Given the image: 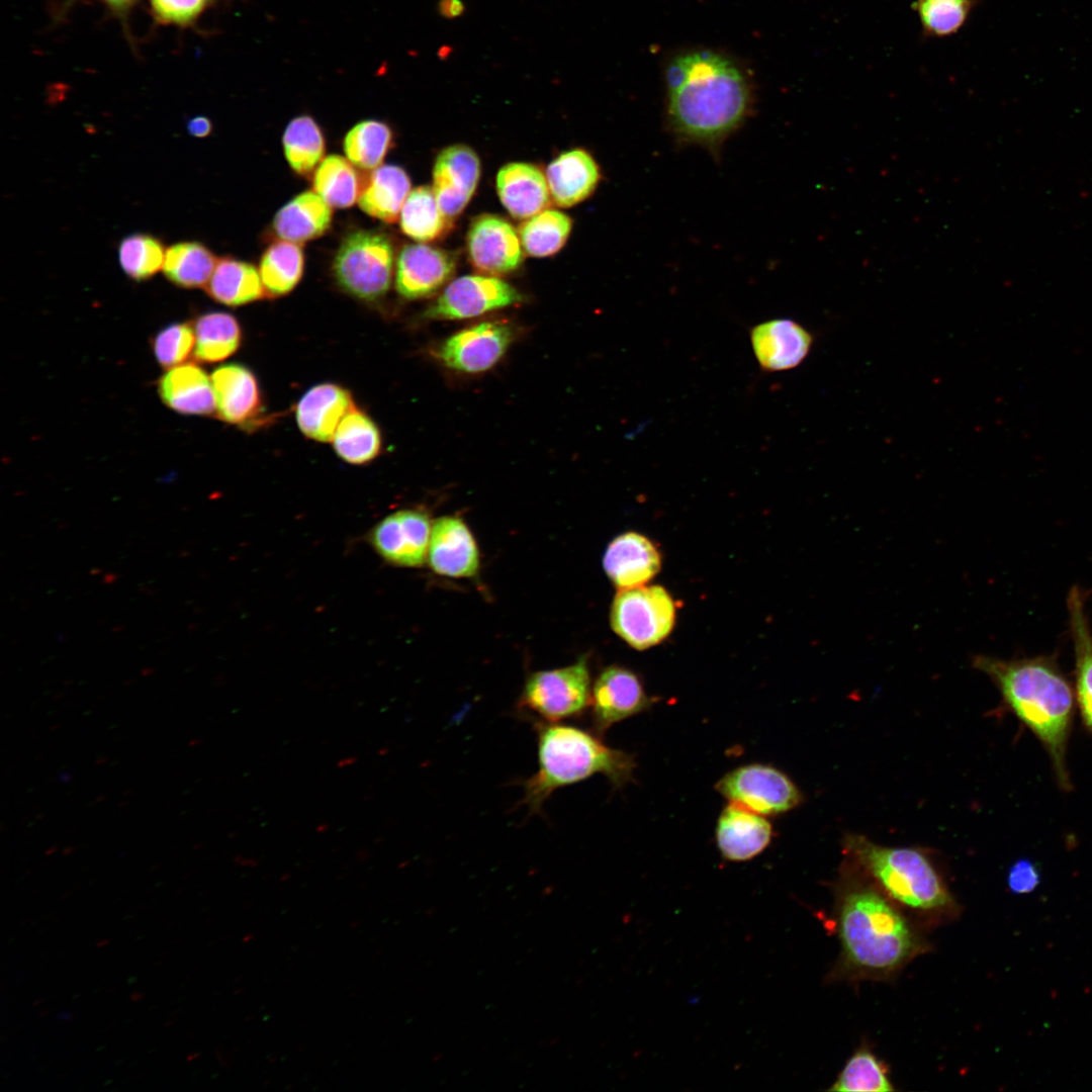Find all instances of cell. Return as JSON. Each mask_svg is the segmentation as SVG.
<instances>
[{
    "instance_id": "1",
    "label": "cell",
    "mask_w": 1092,
    "mask_h": 1092,
    "mask_svg": "<svg viewBox=\"0 0 1092 1092\" xmlns=\"http://www.w3.org/2000/svg\"><path fill=\"white\" fill-rule=\"evenodd\" d=\"M665 86L669 126L685 142L718 148L750 111L746 74L731 58L711 50L673 57L665 68Z\"/></svg>"
},
{
    "instance_id": "2",
    "label": "cell",
    "mask_w": 1092,
    "mask_h": 1092,
    "mask_svg": "<svg viewBox=\"0 0 1092 1092\" xmlns=\"http://www.w3.org/2000/svg\"><path fill=\"white\" fill-rule=\"evenodd\" d=\"M973 666L994 682L1004 704L1039 739L1052 759L1060 787L1071 790L1066 752L1075 693L1057 657L1001 659L978 655Z\"/></svg>"
},
{
    "instance_id": "3",
    "label": "cell",
    "mask_w": 1092,
    "mask_h": 1092,
    "mask_svg": "<svg viewBox=\"0 0 1092 1092\" xmlns=\"http://www.w3.org/2000/svg\"><path fill=\"white\" fill-rule=\"evenodd\" d=\"M844 882L837 908L842 966L863 977L888 976L920 950L921 941L875 884Z\"/></svg>"
},
{
    "instance_id": "4",
    "label": "cell",
    "mask_w": 1092,
    "mask_h": 1092,
    "mask_svg": "<svg viewBox=\"0 0 1092 1092\" xmlns=\"http://www.w3.org/2000/svg\"><path fill=\"white\" fill-rule=\"evenodd\" d=\"M537 732L538 768L524 780L525 805L530 814H541L548 798L558 789L604 775L619 789L631 782L635 769L633 756L612 748L600 737L578 727L534 722Z\"/></svg>"
},
{
    "instance_id": "5",
    "label": "cell",
    "mask_w": 1092,
    "mask_h": 1092,
    "mask_svg": "<svg viewBox=\"0 0 1092 1092\" xmlns=\"http://www.w3.org/2000/svg\"><path fill=\"white\" fill-rule=\"evenodd\" d=\"M842 847L850 864L899 904L925 912L953 905L943 880L922 850L880 845L858 834H847Z\"/></svg>"
},
{
    "instance_id": "6",
    "label": "cell",
    "mask_w": 1092,
    "mask_h": 1092,
    "mask_svg": "<svg viewBox=\"0 0 1092 1092\" xmlns=\"http://www.w3.org/2000/svg\"><path fill=\"white\" fill-rule=\"evenodd\" d=\"M590 694L589 669L581 657L573 664L528 675L517 707L532 720L557 723L580 717L590 703Z\"/></svg>"
},
{
    "instance_id": "7",
    "label": "cell",
    "mask_w": 1092,
    "mask_h": 1092,
    "mask_svg": "<svg viewBox=\"0 0 1092 1092\" xmlns=\"http://www.w3.org/2000/svg\"><path fill=\"white\" fill-rule=\"evenodd\" d=\"M393 259L392 244L384 234L357 231L342 241L333 271L338 284L349 294L374 300L390 287Z\"/></svg>"
},
{
    "instance_id": "8",
    "label": "cell",
    "mask_w": 1092,
    "mask_h": 1092,
    "mask_svg": "<svg viewBox=\"0 0 1092 1092\" xmlns=\"http://www.w3.org/2000/svg\"><path fill=\"white\" fill-rule=\"evenodd\" d=\"M613 630L632 647L643 650L658 644L671 632L675 606L658 585L620 589L611 609Z\"/></svg>"
},
{
    "instance_id": "9",
    "label": "cell",
    "mask_w": 1092,
    "mask_h": 1092,
    "mask_svg": "<svg viewBox=\"0 0 1092 1092\" xmlns=\"http://www.w3.org/2000/svg\"><path fill=\"white\" fill-rule=\"evenodd\" d=\"M716 789L728 801L763 816L788 812L802 802L801 792L787 775L759 763L727 772Z\"/></svg>"
},
{
    "instance_id": "10",
    "label": "cell",
    "mask_w": 1092,
    "mask_h": 1092,
    "mask_svg": "<svg viewBox=\"0 0 1092 1092\" xmlns=\"http://www.w3.org/2000/svg\"><path fill=\"white\" fill-rule=\"evenodd\" d=\"M519 291L494 276L465 275L453 280L429 306L425 316L433 320H464L515 304Z\"/></svg>"
},
{
    "instance_id": "11",
    "label": "cell",
    "mask_w": 1092,
    "mask_h": 1092,
    "mask_svg": "<svg viewBox=\"0 0 1092 1092\" xmlns=\"http://www.w3.org/2000/svg\"><path fill=\"white\" fill-rule=\"evenodd\" d=\"M432 524L421 510L396 511L378 522L368 540L386 562L401 567H419L428 557Z\"/></svg>"
},
{
    "instance_id": "12",
    "label": "cell",
    "mask_w": 1092,
    "mask_h": 1092,
    "mask_svg": "<svg viewBox=\"0 0 1092 1092\" xmlns=\"http://www.w3.org/2000/svg\"><path fill=\"white\" fill-rule=\"evenodd\" d=\"M514 339L513 328L503 322L486 321L449 337L437 356L447 367L465 373H479L494 366Z\"/></svg>"
},
{
    "instance_id": "13",
    "label": "cell",
    "mask_w": 1092,
    "mask_h": 1092,
    "mask_svg": "<svg viewBox=\"0 0 1092 1092\" xmlns=\"http://www.w3.org/2000/svg\"><path fill=\"white\" fill-rule=\"evenodd\" d=\"M650 705L637 674L622 666H608L592 689L589 706L594 730L603 735L614 724L647 710Z\"/></svg>"
},
{
    "instance_id": "14",
    "label": "cell",
    "mask_w": 1092,
    "mask_h": 1092,
    "mask_svg": "<svg viewBox=\"0 0 1092 1092\" xmlns=\"http://www.w3.org/2000/svg\"><path fill=\"white\" fill-rule=\"evenodd\" d=\"M467 250L472 266L487 275H503L516 270L523 261L520 237L503 217L483 214L470 224Z\"/></svg>"
},
{
    "instance_id": "15",
    "label": "cell",
    "mask_w": 1092,
    "mask_h": 1092,
    "mask_svg": "<svg viewBox=\"0 0 1092 1092\" xmlns=\"http://www.w3.org/2000/svg\"><path fill=\"white\" fill-rule=\"evenodd\" d=\"M479 176V159L467 146H450L437 157L432 189L440 209L450 220L458 216L471 199Z\"/></svg>"
},
{
    "instance_id": "16",
    "label": "cell",
    "mask_w": 1092,
    "mask_h": 1092,
    "mask_svg": "<svg viewBox=\"0 0 1092 1092\" xmlns=\"http://www.w3.org/2000/svg\"><path fill=\"white\" fill-rule=\"evenodd\" d=\"M457 257L452 252L428 245L404 246L397 259L395 286L406 299L435 293L453 275Z\"/></svg>"
},
{
    "instance_id": "17",
    "label": "cell",
    "mask_w": 1092,
    "mask_h": 1092,
    "mask_svg": "<svg viewBox=\"0 0 1092 1092\" xmlns=\"http://www.w3.org/2000/svg\"><path fill=\"white\" fill-rule=\"evenodd\" d=\"M813 335L801 324L788 318L760 323L750 330L754 356L762 370L777 372L800 365L808 356Z\"/></svg>"
},
{
    "instance_id": "18",
    "label": "cell",
    "mask_w": 1092,
    "mask_h": 1092,
    "mask_svg": "<svg viewBox=\"0 0 1092 1092\" xmlns=\"http://www.w3.org/2000/svg\"><path fill=\"white\" fill-rule=\"evenodd\" d=\"M428 560L438 574L471 577L479 567V552L467 525L459 518L446 516L432 524Z\"/></svg>"
},
{
    "instance_id": "19",
    "label": "cell",
    "mask_w": 1092,
    "mask_h": 1092,
    "mask_svg": "<svg viewBox=\"0 0 1092 1092\" xmlns=\"http://www.w3.org/2000/svg\"><path fill=\"white\" fill-rule=\"evenodd\" d=\"M603 566L616 587L627 589L651 580L660 569L661 556L648 538L628 532L608 545Z\"/></svg>"
},
{
    "instance_id": "20",
    "label": "cell",
    "mask_w": 1092,
    "mask_h": 1092,
    "mask_svg": "<svg viewBox=\"0 0 1092 1092\" xmlns=\"http://www.w3.org/2000/svg\"><path fill=\"white\" fill-rule=\"evenodd\" d=\"M772 828L763 815L730 802L716 826V842L722 856L731 861L749 860L769 844Z\"/></svg>"
},
{
    "instance_id": "21",
    "label": "cell",
    "mask_w": 1092,
    "mask_h": 1092,
    "mask_svg": "<svg viewBox=\"0 0 1092 1092\" xmlns=\"http://www.w3.org/2000/svg\"><path fill=\"white\" fill-rule=\"evenodd\" d=\"M217 417L230 424L247 425L261 412L262 399L254 373L241 364L217 367L210 376Z\"/></svg>"
},
{
    "instance_id": "22",
    "label": "cell",
    "mask_w": 1092,
    "mask_h": 1092,
    "mask_svg": "<svg viewBox=\"0 0 1092 1092\" xmlns=\"http://www.w3.org/2000/svg\"><path fill=\"white\" fill-rule=\"evenodd\" d=\"M353 407L354 401L347 389L335 383H322L311 387L298 401L296 422L306 437L329 442Z\"/></svg>"
},
{
    "instance_id": "23",
    "label": "cell",
    "mask_w": 1092,
    "mask_h": 1092,
    "mask_svg": "<svg viewBox=\"0 0 1092 1092\" xmlns=\"http://www.w3.org/2000/svg\"><path fill=\"white\" fill-rule=\"evenodd\" d=\"M1067 608L1075 659L1076 702L1085 727L1092 733V631L1086 611V594L1078 585L1070 588Z\"/></svg>"
},
{
    "instance_id": "24",
    "label": "cell",
    "mask_w": 1092,
    "mask_h": 1092,
    "mask_svg": "<svg viewBox=\"0 0 1092 1092\" xmlns=\"http://www.w3.org/2000/svg\"><path fill=\"white\" fill-rule=\"evenodd\" d=\"M496 189L503 205L515 218L527 219L550 204L546 176L529 163H509L502 167L496 176Z\"/></svg>"
},
{
    "instance_id": "25",
    "label": "cell",
    "mask_w": 1092,
    "mask_h": 1092,
    "mask_svg": "<svg viewBox=\"0 0 1092 1092\" xmlns=\"http://www.w3.org/2000/svg\"><path fill=\"white\" fill-rule=\"evenodd\" d=\"M158 391L162 401L177 413L205 416L215 411L211 379L196 364L170 368L160 378Z\"/></svg>"
},
{
    "instance_id": "26",
    "label": "cell",
    "mask_w": 1092,
    "mask_h": 1092,
    "mask_svg": "<svg viewBox=\"0 0 1092 1092\" xmlns=\"http://www.w3.org/2000/svg\"><path fill=\"white\" fill-rule=\"evenodd\" d=\"M553 201L569 207L587 198L601 178L595 159L584 150L575 149L561 154L546 170Z\"/></svg>"
},
{
    "instance_id": "27",
    "label": "cell",
    "mask_w": 1092,
    "mask_h": 1092,
    "mask_svg": "<svg viewBox=\"0 0 1092 1092\" xmlns=\"http://www.w3.org/2000/svg\"><path fill=\"white\" fill-rule=\"evenodd\" d=\"M332 216L331 205L315 191H305L278 210L272 226L281 240L304 243L324 235Z\"/></svg>"
},
{
    "instance_id": "28",
    "label": "cell",
    "mask_w": 1092,
    "mask_h": 1092,
    "mask_svg": "<svg viewBox=\"0 0 1092 1092\" xmlns=\"http://www.w3.org/2000/svg\"><path fill=\"white\" fill-rule=\"evenodd\" d=\"M411 190L406 172L395 165L377 167L359 194V205L369 215L385 222L399 218Z\"/></svg>"
},
{
    "instance_id": "29",
    "label": "cell",
    "mask_w": 1092,
    "mask_h": 1092,
    "mask_svg": "<svg viewBox=\"0 0 1092 1092\" xmlns=\"http://www.w3.org/2000/svg\"><path fill=\"white\" fill-rule=\"evenodd\" d=\"M205 289L212 299L228 306L244 305L266 294L259 271L233 258L217 261Z\"/></svg>"
},
{
    "instance_id": "30",
    "label": "cell",
    "mask_w": 1092,
    "mask_h": 1092,
    "mask_svg": "<svg viewBox=\"0 0 1092 1092\" xmlns=\"http://www.w3.org/2000/svg\"><path fill=\"white\" fill-rule=\"evenodd\" d=\"M194 358L201 363H215L233 355L240 347L242 330L228 312H207L195 321Z\"/></svg>"
},
{
    "instance_id": "31",
    "label": "cell",
    "mask_w": 1092,
    "mask_h": 1092,
    "mask_svg": "<svg viewBox=\"0 0 1092 1092\" xmlns=\"http://www.w3.org/2000/svg\"><path fill=\"white\" fill-rule=\"evenodd\" d=\"M217 264L214 254L198 242H180L166 251L163 272L173 284L198 288L207 284Z\"/></svg>"
},
{
    "instance_id": "32",
    "label": "cell",
    "mask_w": 1092,
    "mask_h": 1092,
    "mask_svg": "<svg viewBox=\"0 0 1092 1092\" xmlns=\"http://www.w3.org/2000/svg\"><path fill=\"white\" fill-rule=\"evenodd\" d=\"M399 222L403 234L418 242L435 241L451 225V220L440 209L433 189L428 186L410 192Z\"/></svg>"
},
{
    "instance_id": "33",
    "label": "cell",
    "mask_w": 1092,
    "mask_h": 1092,
    "mask_svg": "<svg viewBox=\"0 0 1092 1092\" xmlns=\"http://www.w3.org/2000/svg\"><path fill=\"white\" fill-rule=\"evenodd\" d=\"M332 441L337 454L353 464H364L373 460L381 448L377 426L357 407H353L344 417Z\"/></svg>"
},
{
    "instance_id": "34",
    "label": "cell",
    "mask_w": 1092,
    "mask_h": 1092,
    "mask_svg": "<svg viewBox=\"0 0 1092 1092\" xmlns=\"http://www.w3.org/2000/svg\"><path fill=\"white\" fill-rule=\"evenodd\" d=\"M303 268V252L296 243L282 240L270 245L259 267L266 293L277 297L290 292L299 282Z\"/></svg>"
},
{
    "instance_id": "35",
    "label": "cell",
    "mask_w": 1092,
    "mask_h": 1092,
    "mask_svg": "<svg viewBox=\"0 0 1092 1092\" xmlns=\"http://www.w3.org/2000/svg\"><path fill=\"white\" fill-rule=\"evenodd\" d=\"M284 156L299 175L309 174L322 162L325 138L316 121L308 115L293 118L283 134Z\"/></svg>"
},
{
    "instance_id": "36",
    "label": "cell",
    "mask_w": 1092,
    "mask_h": 1092,
    "mask_svg": "<svg viewBox=\"0 0 1092 1092\" xmlns=\"http://www.w3.org/2000/svg\"><path fill=\"white\" fill-rule=\"evenodd\" d=\"M313 189L329 205L339 208L353 205L361 191L352 163L339 155L328 156L318 164Z\"/></svg>"
},
{
    "instance_id": "37",
    "label": "cell",
    "mask_w": 1092,
    "mask_h": 1092,
    "mask_svg": "<svg viewBox=\"0 0 1092 1092\" xmlns=\"http://www.w3.org/2000/svg\"><path fill=\"white\" fill-rule=\"evenodd\" d=\"M570 230L571 219L565 213L545 209L527 218L521 224L519 237L528 255L546 257L555 254L563 247Z\"/></svg>"
},
{
    "instance_id": "38",
    "label": "cell",
    "mask_w": 1092,
    "mask_h": 1092,
    "mask_svg": "<svg viewBox=\"0 0 1092 1092\" xmlns=\"http://www.w3.org/2000/svg\"><path fill=\"white\" fill-rule=\"evenodd\" d=\"M392 142L390 127L378 120H363L345 135L343 147L348 160L364 169H376L386 156Z\"/></svg>"
},
{
    "instance_id": "39",
    "label": "cell",
    "mask_w": 1092,
    "mask_h": 1092,
    "mask_svg": "<svg viewBox=\"0 0 1092 1092\" xmlns=\"http://www.w3.org/2000/svg\"><path fill=\"white\" fill-rule=\"evenodd\" d=\"M830 1091H894L883 1063L868 1049L856 1051L845 1063Z\"/></svg>"
},
{
    "instance_id": "40",
    "label": "cell",
    "mask_w": 1092,
    "mask_h": 1092,
    "mask_svg": "<svg viewBox=\"0 0 1092 1092\" xmlns=\"http://www.w3.org/2000/svg\"><path fill=\"white\" fill-rule=\"evenodd\" d=\"M166 251L162 242L149 234H132L118 246L122 271L132 280L144 281L163 268Z\"/></svg>"
},
{
    "instance_id": "41",
    "label": "cell",
    "mask_w": 1092,
    "mask_h": 1092,
    "mask_svg": "<svg viewBox=\"0 0 1092 1092\" xmlns=\"http://www.w3.org/2000/svg\"><path fill=\"white\" fill-rule=\"evenodd\" d=\"M972 0H915L914 9L925 34L935 37L956 33L968 19Z\"/></svg>"
},
{
    "instance_id": "42",
    "label": "cell",
    "mask_w": 1092,
    "mask_h": 1092,
    "mask_svg": "<svg viewBox=\"0 0 1092 1092\" xmlns=\"http://www.w3.org/2000/svg\"><path fill=\"white\" fill-rule=\"evenodd\" d=\"M195 346L194 328L188 323L167 326L154 338L153 351L158 363L164 368L183 364Z\"/></svg>"
},
{
    "instance_id": "43",
    "label": "cell",
    "mask_w": 1092,
    "mask_h": 1092,
    "mask_svg": "<svg viewBox=\"0 0 1092 1092\" xmlns=\"http://www.w3.org/2000/svg\"><path fill=\"white\" fill-rule=\"evenodd\" d=\"M210 2L211 0H150L157 20L180 26L193 23Z\"/></svg>"
},
{
    "instance_id": "44",
    "label": "cell",
    "mask_w": 1092,
    "mask_h": 1092,
    "mask_svg": "<svg viewBox=\"0 0 1092 1092\" xmlns=\"http://www.w3.org/2000/svg\"><path fill=\"white\" fill-rule=\"evenodd\" d=\"M1040 882L1038 867L1028 858L1016 860L1009 869L1007 885L1013 894H1027L1035 890Z\"/></svg>"
},
{
    "instance_id": "45",
    "label": "cell",
    "mask_w": 1092,
    "mask_h": 1092,
    "mask_svg": "<svg viewBox=\"0 0 1092 1092\" xmlns=\"http://www.w3.org/2000/svg\"><path fill=\"white\" fill-rule=\"evenodd\" d=\"M465 11V4L462 0H439L438 12L441 16L447 19H453L461 16Z\"/></svg>"
},
{
    "instance_id": "46",
    "label": "cell",
    "mask_w": 1092,
    "mask_h": 1092,
    "mask_svg": "<svg viewBox=\"0 0 1092 1092\" xmlns=\"http://www.w3.org/2000/svg\"><path fill=\"white\" fill-rule=\"evenodd\" d=\"M188 132L195 138H205L212 130L211 121L205 116H195L187 122Z\"/></svg>"
},
{
    "instance_id": "47",
    "label": "cell",
    "mask_w": 1092,
    "mask_h": 1092,
    "mask_svg": "<svg viewBox=\"0 0 1092 1092\" xmlns=\"http://www.w3.org/2000/svg\"><path fill=\"white\" fill-rule=\"evenodd\" d=\"M75 0H67V7ZM104 1L115 13L125 14L132 6L135 0H102Z\"/></svg>"
},
{
    "instance_id": "48",
    "label": "cell",
    "mask_w": 1092,
    "mask_h": 1092,
    "mask_svg": "<svg viewBox=\"0 0 1092 1092\" xmlns=\"http://www.w3.org/2000/svg\"><path fill=\"white\" fill-rule=\"evenodd\" d=\"M235 861L241 867L255 868L258 866L257 859L245 855H236Z\"/></svg>"
},
{
    "instance_id": "49",
    "label": "cell",
    "mask_w": 1092,
    "mask_h": 1092,
    "mask_svg": "<svg viewBox=\"0 0 1092 1092\" xmlns=\"http://www.w3.org/2000/svg\"><path fill=\"white\" fill-rule=\"evenodd\" d=\"M356 761H357V758L355 756H348V757L340 759L338 761L337 765H338V767H346V766L354 764Z\"/></svg>"
},
{
    "instance_id": "50",
    "label": "cell",
    "mask_w": 1092,
    "mask_h": 1092,
    "mask_svg": "<svg viewBox=\"0 0 1092 1092\" xmlns=\"http://www.w3.org/2000/svg\"><path fill=\"white\" fill-rule=\"evenodd\" d=\"M73 1017H74V1015L72 1013H70L69 1011H63V1012H60L57 1015V1019L63 1020V1021H70V1020L73 1019Z\"/></svg>"
},
{
    "instance_id": "51",
    "label": "cell",
    "mask_w": 1092,
    "mask_h": 1092,
    "mask_svg": "<svg viewBox=\"0 0 1092 1092\" xmlns=\"http://www.w3.org/2000/svg\"><path fill=\"white\" fill-rule=\"evenodd\" d=\"M142 997H143V994H142V993H132V994L130 995V999H131L132 1001H136V1000H140V999H141Z\"/></svg>"
},
{
    "instance_id": "52",
    "label": "cell",
    "mask_w": 1092,
    "mask_h": 1092,
    "mask_svg": "<svg viewBox=\"0 0 1092 1092\" xmlns=\"http://www.w3.org/2000/svg\"><path fill=\"white\" fill-rule=\"evenodd\" d=\"M107 943H108V940H102V941L97 943V946H101V945L107 944Z\"/></svg>"
}]
</instances>
